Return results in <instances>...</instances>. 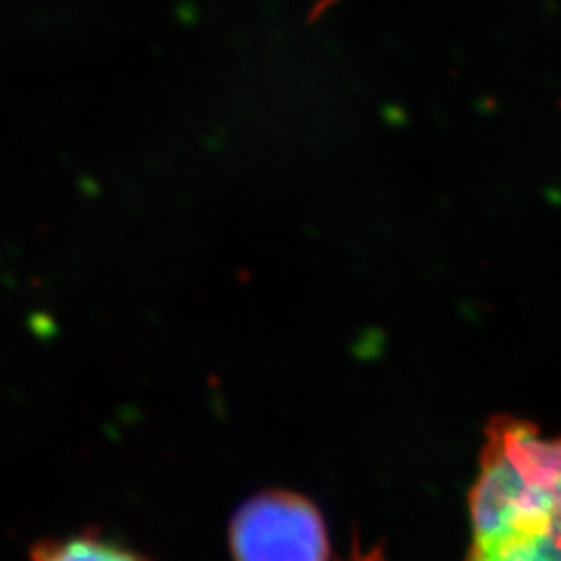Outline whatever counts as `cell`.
Returning <instances> with one entry per match:
<instances>
[{
	"mask_svg": "<svg viewBox=\"0 0 561 561\" xmlns=\"http://www.w3.org/2000/svg\"><path fill=\"white\" fill-rule=\"evenodd\" d=\"M470 516L477 558L561 561V437L518 422L493 428Z\"/></svg>",
	"mask_w": 561,
	"mask_h": 561,
	"instance_id": "obj_1",
	"label": "cell"
},
{
	"mask_svg": "<svg viewBox=\"0 0 561 561\" xmlns=\"http://www.w3.org/2000/svg\"><path fill=\"white\" fill-rule=\"evenodd\" d=\"M233 553L250 561H317L329 556L319 512L294 495L245 503L231 526Z\"/></svg>",
	"mask_w": 561,
	"mask_h": 561,
	"instance_id": "obj_2",
	"label": "cell"
},
{
	"mask_svg": "<svg viewBox=\"0 0 561 561\" xmlns=\"http://www.w3.org/2000/svg\"><path fill=\"white\" fill-rule=\"evenodd\" d=\"M38 560H131L134 551L123 549L117 542L108 541L101 535L85 533L65 541H50L38 545L32 551Z\"/></svg>",
	"mask_w": 561,
	"mask_h": 561,
	"instance_id": "obj_3",
	"label": "cell"
}]
</instances>
